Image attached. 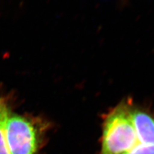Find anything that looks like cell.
Segmentation results:
<instances>
[{
	"mask_svg": "<svg viewBox=\"0 0 154 154\" xmlns=\"http://www.w3.org/2000/svg\"><path fill=\"white\" fill-rule=\"evenodd\" d=\"M139 144L131 115V105L122 102L103 122L100 154H125Z\"/></svg>",
	"mask_w": 154,
	"mask_h": 154,
	"instance_id": "6da1fadb",
	"label": "cell"
},
{
	"mask_svg": "<svg viewBox=\"0 0 154 154\" xmlns=\"http://www.w3.org/2000/svg\"><path fill=\"white\" fill-rule=\"evenodd\" d=\"M48 123L41 118L11 112L5 124V136L11 154H37Z\"/></svg>",
	"mask_w": 154,
	"mask_h": 154,
	"instance_id": "7a4b0ae2",
	"label": "cell"
},
{
	"mask_svg": "<svg viewBox=\"0 0 154 154\" xmlns=\"http://www.w3.org/2000/svg\"><path fill=\"white\" fill-rule=\"evenodd\" d=\"M131 115L139 144H154V117L131 105Z\"/></svg>",
	"mask_w": 154,
	"mask_h": 154,
	"instance_id": "3957f363",
	"label": "cell"
},
{
	"mask_svg": "<svg viewBox=\"0 0 154 154\" xmlns=\"http://www.w3.org/2000/svg\"><path fill=\"white\" fill-rule=\"evenodd\" d=\"M11 112L10 103L6 98H0V154H11L5 136V124Z\"/></svg>",
	"mask_w": 154,
	"mask_h": 154,
	"instance_id": "277c9868",
	"label": "cell"
},
{
	"mask_svg": "<svg viewBox=\"0 0 154 154\" xmlns=\"http://www.w3.org/2000/svg\"><path fill=\"white\" fill-rule=\"evenodd\" d=\"M125 154H154V144H139Z\"/></svg>",
	"mask_w": 154,
	"mask_h": 154,
	"instance_id": "5b68a950",
	"label": "cell"
}]
</instances>
